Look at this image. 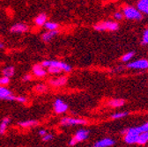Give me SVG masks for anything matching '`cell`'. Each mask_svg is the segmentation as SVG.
I'll use <instances>...</instances> for the list:
<instances>
[{
	"instance_id": "obj_20",
	"label": "cell",
	"mask_w": 148,
	"mask_h": 147,
	"mask_svg": "<svg viewBox=\"0 0 148 147\" xmlns=\"http://www.w3.org/2000/svg\"><path fill=\"white\" fill-rule=\"evenodd\" d=\"M3 73V75L5 77H7V78H12L13 75H14V73H15V69L13 66H8L6 68H5L2 71Z\"/></svg>"
},
{
	"instance_id": "obj_17",
	"label": "cell",
	"mask_w": 148,
	"mask_h": 147,
	"mask_svg": "<svg viewBox=\"0 0 148 147\" xmlns=\"http://www.w3.org/2000/svg\"><path fill=\"white\" fill-rule=\"evenodd\" d=\"M10 122H11V120L8 117H5V118H4L2 120L1 123H0V134H1V135H4L5 133L7 126L10 123Z\"/></svg>"
},
{
	"instance_id": "obj_13",
	"label": "cell",
	"mask_w": 148,
	"mask_h": 147,
	"mask_svg": "<svg viewBox=\"0 0 148 147\" xmlns=\"http://www.w3.org/2000/svg\"><path fill=\"white\" fill-rule=\"evenodd\" d=\"M124 104H125V101L123 99H113V100H110L108 102V105L111 107H123Z\"/></svg>"
},
{
	"instance_id": "obj_32",
	"label": "cell",
	"mask_w": 148,
	"mask_h": 147,
	"mask_svg": "<svg viewBox=\"0 0 148 147\" xmlns=\"http://www.w3.org/2000/svg\"><path fill=\"white\" fill-rule=\"evenodd\" d=\"M114 18H115V20H116V21H121L123 18V14L122 12H116L114 14Z\"/></svg>"
},
{
	"instance_id": "obj_1",
	"label": "cell",
	"mask_w": 148,
	"mask_h": 147,
	"mask_svg": "<svg viewBox=\"0 0 148 147\" xmlns=\"http://www.w3.org/2000/svg\"><path fill=\"white\" fill-rule=\"evenodd\" d=\"M44 68H48L50 66L53 67H57L59 68L60 70H62V71H65V72H70L72 70V67L62 61H57V60H45L41 64Z\"/></svg>"
},
{
	"instance_id": "obj_15",
	"label": "cell",
	"mask_w": 148,
	"mask_h": 147,
	"mask_svg": "<svg viewBox=\"0 0 148 147\" xmlns=\"http://www.w3.org/2000/svg\"><path fill=\"white\" fill-rule=\"evenodd\" d=\"M115 144V141L110 139V138H103L100 141H98L95 144L99 145L101 147H109V146H112Z\"/></svg>"
},
{
	"instance_id": "obj_16",
	"label": "cell",
	"mask_w": 148,
	"mask_h": 147,
	"mask_svg": "<svg viewBox=\"0 0 148 147\" xmlns=\"http://www.w3.org/2000/svg\"><path fill=\"white\" fill-rule=\"evenodd\" d=\"M137 6H138V10L140 12L148 14V1H142V0H139Z\"/></svg>"
},
{
	"instance_id": "obj_28",
	"label": "cell",
	"mask_w": 148,
	"mask_h": 147,
	"mask_svg": "<svg viewBox=\"0 0 148 147\" xmlns=\"http://www.w3.org/2000/svg\"><path fill=\"white\" fill-rule=\"evenodd\" d=\"M138 128V131H139L140 134L144 133V132H146V131H148V122H146V123H145L142 126H139Z\"/></svg>"
},
{
	"instance_id": "obj_36",
	"label": "cell",
	"mask_w": 148,
	"mask_h": 147,
	"mask_svg": "<svg viewBox=\"0 0 148 147\" xmlns=\"http://www.w3.org/2000/svg\"><path fill=\"white\" fill-rule=\"evenodd\" d=\"M92 147H101V146H99V145H96V144H95V146H92Z\"/></svg>"
},
{
	"instance_id": "obj_11",
	"label": "cell",
	"mask_w": 148,
	"mask_h": 147,
	"mask_svg": "<svg viewBox=\"0 0 148 147\" xmlns=\"http://www.w3.org/2000/svg\"><path fill=\"white\" fill-rule=\"evenodd\" d=\"M33 73L34 76L38 77V78H42L46 75L47 71L42 64H35L33 67Z\"/></svg>"
},
{
	"instance_id": "obj_12",
	"label": "cell",
	"mask_w": 148,
	"mask_h": 147,
	"mask_svg": "<svg viewBox=\"0 0 148 147\" xmlns=\"http://www.w3.org/2000/svg\"><path fill=\"white\" fill-rule=\"evenodd\" d=\"M58 34V32L57 30H48L47 32L42 34V39L45 42H49Z\"/></svg>"
},
{
	"instance_id": "obj_26",
	"label": "cell",
	"mask_w": 148,
	"mask_h": 147,
	"mask_svg": "<svg viewBox=\"0 0 148 147\" xmlns=\"http://www.w3.org/2000/svg\"><path fill=\"white\" fill-rule=\"evenodd\" d=\"M127 115H128L127 112H118V113L113 114L112 116H111V118L112 119H121V118L125 117Z\"/></svg>"
},
{
	"instance_id": "obj_27",
	"label": "cell",
	"mask_w": 148,
	"mask_h": 147,
	"mask_svg": "<svg viewBox=\"0 0 148 147\" xmlns=\"http://www.w3.org/2000/svg\"><path fill=\"white\" fill-rule=\"evenodd\" d=\"M10 83V78H7V77H2L0 78V85H6Z\"/></svg>"
},
{
	"instance_id": "obj_30",
	"label": "cell",
	"mask_w": 148,
	"mask_h": 147,
	"mask_svg": "<svg viewBox=\"0 0 148 147\" xmlns=\"http://www.w3.org/2000/svg\"><path fill=\"white\" fill-rule=\"evenodd\" d=\"M52 139H53V135L52 134L47 133L44 136H42V141H44V142H49V141H50Z\"/></svg>"
},
{
	"instance_id": "obj_21",
	"label": "cell",
	"mask_w": 148,
	"mask_h": 147,
	"mask_svg": "<svg viewBox=\"0 0 148 147\" xmlns=\"http://www.w3.org/2000/svg\"><path fill=\"white\" fill-rule=\"evenodd\" d=\"M59 25L56 22H53V21H46L45 24H44V27L47 29V30H57L58 28Z\"/></svg>"
},
{
	"instance_id": "obj_10",
	"label": "cell",
	"mask_w": 148,
	"mask_h": 147,
	"mask_svg": "<svg viewBox=\"0 0 148 147\" xmlns=\"http://www.w3.org/2000/svg\"><path fill=\"white\" fill-rule=\"evenodd\" d=\"M67 80H68L67 77L62 76V77L55 78V79L49 80V84L55 87H60V86H64L67 83Z\"/></svg>"
},
{
	"instance_id": "obj_3",
	"label": "cell",
	"mask_w": 148,
	"mask_h": 147,
	"mask_svg": "<svg viewBox=\"0 0 148 147\" xmlns=\"http://www.w3.org/2000/svg\"><path fill=\"white\" fill-rule=\"evenodd\" d=\"M119 28V25L117 22L115 21H103L101 22L97 25L95 26V29L96 31H116Z\"/></svg>"
},
{
	"instance_id": "obj_9",
	"label": "cell",
	"mask_w": 148,
	"mask_h": 147,
	"mask_svg": "<svg viewBox=\"0 0 148 147\" xmlns=\"http://www.w3.org/2000/svg\"><path fill=\"white\" fill-rule=\"evenodd\" d=\"M10 30L12 33L21 34V33H25L28 30V26L26 25L25 23H16L11 27Z\"/></svg>"
},
{
	"instance_id": "obj_25",
	"label": "cell",
	"mask_w": 148,
	"mask_h": 147,
	"mask_svg": "<svg viewBox=\"0 0 148 147\" xmlns=\"http://www.w3.org/2000/svg\"><path fill=\"white\" fill-rule=\"evenodd\" d=\"M48 72L50 73V74H59V73L62 72V70H60L59 68H57V67H53V66H50V67H48Z\"/></svg>"
},
{
	"instance_id": "obj_37",
	"label": "cell",
	"mask_w": 148,
	"mask_h": 147,
	"mask_svg": "<svg viewBox=\"0 0 148 147\" xmlns=\"http://www.w3.org/2000/svg\"><path fill=\"white\" fill-rule=\"evenodd\" d=\"M142 1H148V0H142Z\"/></svg>"
},
{
	"instance_id": "obj_19",
	"label": "cell",
	"mask_w": 148,
	"mask_h": 147,
	"mask_svg": "<svg viewBox=\"0 0 148 147\" xmlns=\"http://www.w3.org/2000/svg\"><path fill=\"white\" fill-rule=\"evenodd\" d=\"M139 135H131V134H126L124 137V141L127 144H135L138 143Z\"/></svg>"
},
{
	"instance_id": "obj_29",
	"label": "cell",
	"mask_w": 148,
	"mask_h": 147,
	"mask_svg": "<svg viewBox=\"0 0 148 147\" xmlns=\"http://www.w3.org/2000/svg\"><path fill=\"white\" fill-rule=\"evenodd\" d=\"M142 44H148V28L144 33L143 39H142Z\"/></svg>"
},
{
	"instance_id": "obj_14",
	"label": "cell",
	"mask_w": 148,
	"mask_h": 147,
	"mask_svg": "<svg viewBox=\"0 0 148 147\" xmlns=\"http://www.w3.org/2000/svg\"><path fill=\"white\" fill-rule=\"evenodd\" d=\"M46 21H47V15L45 13L39 14L38 16L35 18V20H34V23L37 26H39V27L44 26V24H45Z\"/></svg>"
},
{
	"instance_id": "obj_4",
	"label": "cell",
	"mask_w": 148,
	"mask_h": 147,
	"mask_svg": "<svg viewBox=\"0 0 148 147\" xmlns=\"http://www.w3.org/2000/svg\"><path fill=\"white\" fill-rule=\"evenodd\" d=\"M89 137V131L87 130H84V129H80L79 130L76 134L74 135V137L70 140V143L69 144L71 146H73L75 145L76 144L79 143V142H82L86 139H87Z\"/></svg>"
},
{
	"instance_id": "obj_31",
	"label": "cell",
	"mask_w": 148,
	"mask_h": 147,
	"mask_svg": "<svg viewBox=\"0 0 148 147\" xmlns=\"http://www.w3.org/2000/svg\"><path fill=\"white\" fill-rule=\"evenodd\" d=\"M15 101L20 102V103H26L27 101V99L24 96H16L15 98Z\"/></svg>"
},
{
	"instance_id": "obj_18",
	"label": "cell",
	"mask_w": 148,
	"mask_h": 147,
	"mask_svg": "<svg viewBox=\"0 0 148 147\" xmlns=\"http://www.w3.org/2000/svg\"><path fill=\"white\" fill-rule=\"evenodd\" d=\"M39 124V122L35 120H28V121H24V122H20L18 125L22 128H29V127H34L37 126Z\"/></svg>"
},
{
	"instance_id": "obj_34",
	"label": "cell",
	"mask_w": 148,
	"mask_h": 147,
	"mask_svg": "<svg viewBox=\"0 0 148 147\" xmlns=\"http://www.w3.org/2000/svg\"><path fill=\"white\" fill-rule=\"evenodd\" d=\"M45 134H47V131L46 130H41V131H39V135L40 136H44Z\"/></svg>"
},
{
	"instance_id": "obj_22",
	"label": "cell",
	"mask_w": 148,
	"mask_h": 147,
	"mask_svg": "<svg viewBox=\"0 0 148 147\" xmlns=\"http://www.w3.org/2000/svg\"><path fill=\"white\" fill-rule=\"evenodd\" d=\"M147 141H148V131L139 134V136H138V143H137V144H145Z\"/></svg>"
},
{
	"instance_id": "obj_5",
	"label": "cell",
	"mask_w": 148,
	"mask_h": 147,
	"mask_svg": "<svg viewBox=\"0 0 148 147\" xmlns=\"http://www.w3.org/2000/svg\"><path fill=\"white\" fill-rule=\"evenodd\" d=\"M63 126H74V125H84L86 124L87 122L82 118H73V117H64L60 122Z\"/></svg>"
},
{
	"instance_id": "obj_8",
	"label": "cell",
	"mask_w": 148,
	"mask_h": 147,
	"mask_svg": "<svg viewBox=\"0 0 148 147\" xmlns=\"http://www.w3.org/2000/svg\"><path fill=\"white\" fill-rule=\"evenodd\" d=\"M16 96H14L8 88L5 86H0V100H5V101H15Z\"/></svg>"
},
{
	"instance_id": "obj_7",
	"label": "cell",
	"mask_w": 148,
	"mask_h": 147,
	"mask_svg": "<svg viewBox=\"0 0 148 147\" xmlns=\"http://www.w3.org/2000/svg\"><path fill=\"white\" fill-rule=\"evenodd\" d=\"M54 110L57 114H64L68 110V105L61 99H57L54 102Z\"/></svg>"
},
{
	"instance_id": "obj_6",
	"label": "cell",
	"mask_w": 148,
	"mask_h": 147,
	"mask_svg": "<svg viewBox=\"0 0 148 147\" xmlns=\"http://www.w3.org/2000/svg\"><path fill=\"white\" fill-rule=\"evenodd\" d=\"M126 67L132 70H146L148 69V61L146 59L136 60L134 62L129 63Z\"/></svg>"
},
{
	"instance_id": "obj_2",
	"label": "cell",
	"mask_w": 148,
	"mask_h": 147,
	"mask_svg": "<svg viewBox=\"0 0 148 147\" xmlns=\"http://www.w3.org/2000/svg\"><path fill=\"white\" fill-rule=\"evenodd\" d=\"M123 17H125L127 20L131 21H141L143 19L142 13L137 9L132 6H126L123 8Z\"/></svg>"
},
{
	"instance_id": "obj_35",
	"label": "cell",
	"mask_w": 148,
	"mask_h": 147,
	"mask_svg": "<svg viewBox=\"0 0 148 147\" xmlns=\"http://www.w3.org/2000/svg\"><path fill=\"white\" fill-rule=\"evenodd\" d=\"M4 48V43L0 42V49H3Z\"/></svg>"
},
{
	"instance_id": "obj_33",
	"label": "cell",
	"mask_w": 148,
	"mask_h": 147,
	"mask_svg": "<svg viewBox=\"0 0 148 147\" xmlns=\"http://www.w3.org/2000/svg\"><path fill=\"white\" fill-rule=\"evenodd\" d=\"M31 79V75L30 74H26L23 78H22V80L23 81H29Z\"/></svg>"
},
{
	"instance_id": "obj_23",
	"label": "cell",
	"mask_w": 148,
	"mask_h": 147,
	"mask_svg": "<svg viewBox=\"0 0 148 147\" xmlns=\"http://www.w3.org/2000/svg\"><path fill=\"white\" fill-rule=\"evenodd\" d=\"M135 53L133 51H131V52H128L126 53L125 55H123V57H122V62L123 63H128L130 60H132V58L134 57Z\"/></svg>"
},
{
	"instance_id": "obj_24",
	"label": "cell",
	"mask_w": 148,
	"mask_h": 147,
	"mask_svg": "<svg viewBox=\"0 0 148 147\" xmlns=\"http://www.w3.org/2000/svg\"><path fill=\"white\" fill-rule=\"evenodd\" d=\"M35 91L37 92V93L39 94H43V93H46L48 88H47V85H43V84H40V85H37L35 86Z\"/></svg>"
}]
</instances>
